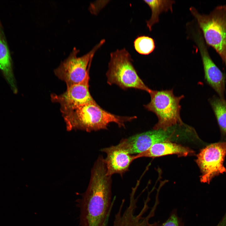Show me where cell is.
I'll use <instances>...</instances> for the list:
<instances>
[{"label":"cell","instance_id":"1","mask_svg":"<svg viewBox=\"0 0 226 226\" xmlns=\"http://www.w3.org/2000/svg\"><path fill=\"white\" fill-rule=\"evenodd\" d=\"M111 176L107 175L104 159L99 156L91 170L86 191L78 199L80 226H108L115 197L112 200Z\"/></svg>","mask_w":226,"mask_h":226},{"label":"cell","instance_id":"2","mask_svg":"<svg viewBox=\"0 0 226 226\" xmlns=\"http://www.w3.org/2000/svg\"><path fill=\"white\" fill-rule=\"evenodd\" d=\"M68 131L81 130L90 132L107 129L111 122L120 127L136 117L115 115L102 109L94 101L62 114Z\"/></svg>","mask_w":226,"mask_h":226},{"label":"cell","instance_id":"3","mask_svg":"<svg viewBox=\"0 0 226 226\" xmlns=\"http://www.w3.org/2000/svg\"><path fill=\"white\" fill-rule=\"evenodd\" d=\"M206 43L213 48L226 66V5L217 6L208 14H201L191 7Z\"/></svg>","mask_w":226,"mask_h":226},{"label":"cell","instance_id":"4","mask_svg":"<svg viewBox=\"0 0 226 226\" xmlns=\"http://www.w3.org/2000/svg\"><path fill=\"white\" fill-rule=\"evenodd\" d=\"M149 94L150 101L144 106L158 117V121L154 126L153 130L166 131L184 123L180 116V101L184 97L183 95L175 96L172 89L158 91L152 89Z\"/></svg>","mask_w":226,"mask_h":226},{"label":"cell","instance_id":"5","mask_svg":"<svg viewBox=\"0 0 226 226\" xmlns=\"http://www.w3.org/2000/svg\"><path fill=\"white\" fill-rule=\"evenodd\" d=\"M132 62L130 54L125 48L111 52L106 74L107 83L116 84L123 89L134 88L149 93L152 89L139 77Z\"/></svg>","mask_w":226,"mask_h":226},{"label":"cell","instance_id":"6","mask_svg":"<svg viewBox=\"0 0 226 226\" xmlns=\"http://www.w3.org/2000/svg\"><path fill=\"white\" fill-rule=\"evenodd\" d=\"M105 42V40H101L91 51L80 57L77 56L79 50L74 47L68 56L54 70L55 75L66 83L67 87L80 83L89 73L93 57Z\"/></svg>","mask_w":226,"mask_h":226},{"label":"cell","instance_id":"7","mask_svg":"<svg viewBox=\"0 0 226 226\" xmlns=\"http://www.w3.org/2000/svg\"><path fill=\"white\" fill-rule=\"evenodd\" d=\"M191 135L190 128L184 123L171 127L166 131L153 130L135 134L130 137L129 145L134 153L139 154L156 143L188 138Z\"/></svg>","mask_w":226,"mask_h":226},{"label":"cell","instance_id":"8","mask_svg":"<svg viewBox=\"0 0 226 226\" xmlns=\"http://www.w3.org/2000/svg\"><path fill=\"white\" fill-rule=\"evenodd\" d=\"M226 141L210 144L200 150L196 161L202 173L201 182L209 184L214 177L226 172Z\"/></svg>","mask_w":226,"mask_h":226},{"label":"cell","instance_id":"9","mask_svg":"<svg viewBox=\"0 0 226 226\" xmlns=\"http://www.w3.org/2000/svg\"><path fill=\"white\" fill-rule=\"evenodd\" d=\"M89 73L80 83L67 87V90L63 94H51L52 102L60 104L62 114L95 101L89 91Z\"/></svg>","mask_w":226,"mask_h":226},{"label":"cell","instance_id":"10","mask_svg":"<svg viewBox=\"0 0 226 226\" xmlns=\"http://www.w3.org/2000/svg\"><path fill=\"white\" fill-rule=\"evenodd\" d=\"M195 40L202 58L206 82L216 92L219 97L224 99L226 75L211 57L202 33L198 32L195 35Z\"/></svg>","mask_w":226,"mask_h":226},{"label":"cell","instance_id":"11","mask_svg":"<svg viewBox=\"0 0 226 226\" xmlns=\"http://www.w3.org/2000/svg\"><path fill=\"white\" fill-rule=\"evenodd\" d=\"M101 151L106 154L104 160L107 175L110 176L116 174L122 176L129 170L130 164L135 160L134 155L130 154L118 144L102 148Z\"/></svg>","mask_w":226,"mask_h":226},{"label":"cell","instance_id":"12","mask_svg":"<svg viewBox=\"0 0 226 226\" xmlns=\"http://www.w3.org/2000/svg\"><path fill=\"white\" fill-rule=\"evenodd\" d=\"M195 152L191 148L180 144L167 142L156 143L146 151L134 155L135 159L142 157L155 158L170 154H176L178 157L194 155Z\"/></svg>","mask_w":226,"mask_h":226},{"label":"cell","instance_id":"13","mask_svg":"<svg viewBox=\"0 0 226 226\" xmlns=\"http://www.w3.org/2000/svg\"><path fill=\"white\" fill-rule=\"evenodd\" d=\"M0 69L14 93L17 91L10 55L4 35L0 27Z\"/></svg>","mask_w":226,"mask_h":226},{"label":"cell","instance_id":"14","mask_svg":"<svg viewBox=\"0 0 226 226\" xmlns=\"http://www.w3.org/2000/svg\"><path fill=\"white\" fill-rule=\"evenodd\" d=\"M151 10L152 14L150 19L146 21L147 25L150 31L153 26L159 21V16L163 12L169 10L172 11V5L175 3L171 0H144Z\"/></svg>","mask_w":226,"mask_h":226},{"label":"cell","instance_id":"15","mask_svg":"<svg viewBox=\"0 0 226 226\" xmlns=\"http://www.w3.org/2000/svg\"><path fill=\"white\" fill-rule=\"evenodd\" d=\"M209 101L220 129L226 135V101L225 99L214 96Z\"/></svg>","mask_w":226,"mask_h":226},{"label":"cell","instance_id":"16","mask_svg":"<svg viewBox=\"0 0 226 226\" xmlns=\"http://www.w3.org/2000/svg\"><path fill=\"white\" fill-rule=\"evenodd\" d=\"M134 45L136 51L141 55H148L152 52L155 48L154 40L145 35L138 37L135 40Z\"/></svg>","mask_w":226,"mask_h":226},{"label":"cell","instance_id":"17","mask_svg":"<svg viewBox=\"0 0 226 226\" xmlns=\"http://www.w3.org/2000/svg\"><path fill=\"white\" fill-rule=\"evenodd\" d=\"M159 226H184L182 219L179 217L176 211H172L168 219Z\"/></svg>","mask_w":226,"mask_h":226},{"label":"cell","instance_id":"18","mask_svg":"<svg viewBox=\"0 0 226 226\" xmlns=\"http://www.w3.org/2000/svg\"><path fill=\"white\" fill-rule=\"evenodd\" d=\"M216 226H226V216L223 217Z\"/></svg>","mask_w":226,"mask_h":226},{"label":"cell","instance_id":"19","mask_svg":"<svg viewBox=\"0 0 226 226\" xmlns=\"http://www.w3.org/2000/svg\"><path fill=\"white\" fill-rule=\"evenodd\" d=\"M132 226L124 225H122V226Z\"/></svg>","mask_w":226,"mask_h":226}]
</instances>
